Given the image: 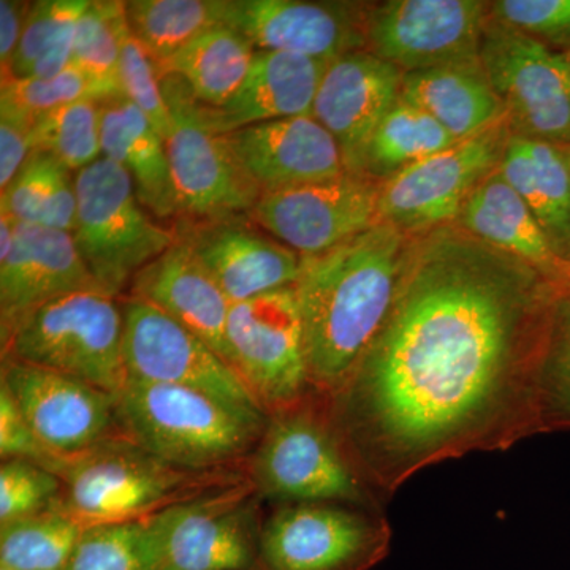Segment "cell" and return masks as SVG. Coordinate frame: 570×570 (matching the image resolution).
Wrapping results in <instances>:
<instances>
[{
  "instance_id": "cell-28",
  "label": "cell",
  "mask_w": 570,
  "mask_h": 570,
  "mask_svg": "<svg viewBox=\"0 0 570 570\" xmlns=\"http://www.w3.org/2000/svg\"><path fill=\"white\" fill-rule=\"evenodd\" d=\"M461 223L489 246L532 266L539 273H557L562 258L530 206L524 204L499 167L472 190L461 208Z\"/></svg>"
},
{
  "instance_id": "cell-6",
  "label": "cell",
  "mask_w": 570,
  "mask_h": 570,
  "mask_svg": "<svg viewBox=\"0 0 570 570\" xmlns=\"http://www.w3.org/2000/svg\"><path fill=\"white\" fill-rule=\"evenodd\" d=\"M124 314L116 296L75 292L45 303L0 340L2 360L80 379L118 396L127 381Z\"/></svg>"
},
{
  "instance_id": "cell-8",
  "label": "cell",
  "mask_w": 570,
  "mask_h": 570,
  "mask_svg": "<svg viewBox=\"0 0 570 570\" xmlns=\"http://www.w3.org/2000/svg\"><path fill=\"white\" fill-rule=\"evenodd\" d=\"M392 528L382 510L299 502L275 505L261 535V570H371L387 558Z\"/></svg>"
},
{
  "instance_id": "cell-21",
  "label": "cell",
  "mask_w": 570,
  "mask_h": 570,
  "mask_svg": "<svg viewBox=\"0 0 570 570\" xmlns=\"http://www.w3.org/2000/svg\"><path fill=\"white\" fill-rule=\"evenodd\" d=\"M225 140L262 194L347 174L335 138L313 115L253 124L225 134Z\"/></svg>"
},
{
  "instance_id": "cell-1",
  "label": "cell",
  "mask_w": 570,
  "mask_h": 570,
  "mask_svg": "<svg viewBox=\"0 0 570 570\" xmlns=\"http://www.w3.org/2000/svg\"><path fill=\"white\" fill-rule=\"evenodd\" d=\"M532 266L464 242L409 253L387 321L333 417L381 499L422 469L534 436L551 294Z\"/></svg>"
},
{
  "instance_id": "cell-32",
  "label": "cell",
  "mask_w": 570,
  "mask_h": 570,
  "mask_svg": "<svg viewBox=\"0 0 570 570\" xmlns=\"http://www.w3.org/2000/svg\"><path fill=\"white\" fill-rule=\"evenodd\" d=\"M456 141L430 115L400 97L367 145L363 175L387 181Z\"/></svg>"
},
{
  "instance_id": "cell-29",
  "label": "cell",
  "mask_w": 570,
  "mask_h": 570,
  "mask_svg": "<svg viewBox=\"0 0 570 570\" xmlns=\"http://www.w3.org/2000/svg\"><path fill=\"white\" fill-rule=\"evenodd\" d=\"M254 56L255 48L245 36L219 24L195 37L157 70L160 78H181L198 102L220 108L242 88Z\"/></svg>"
},
{
  "instance_id": "cell-16",
  "label": "cell",
  "mask_w": 570,
  "mask_h": 570,
  "mask_svg": "<svg viewBox=\"0 0 570 570\" xmlns=\"http://www.w3.org/2000/svg\"><path fill=\"white\" fill-rule=\"evenodd\" d=\"M374 179L344 174L328 181L262 194L254 223L302 257L326 253L381 223Z\"/></svg>"
},
{
  "instance_id": "cell-43",
  "label": "cell",
  "mask_w": 570,
  "mask_h": 570,
  "mask_svg": "<svg viewBox=\"0 0 570 570\" xmlns=\"http://www.w3.org/2000/svg\"><path fill=\"white\" fill-rule=\"evenodd\" d=\"M0 456L3 460H26L58 472L62 456L48 449L33 433L28 420L14 403L10 390L0 382Z\"/></svg>"
},
{
  "instance_id": "cell-10",
  "label": "cell",
  "mask_w": 570,
  "mask_h": 570,
  "mask_svg": "<svg viewBox=\"0 0 570 570\" xmlns=\"http://www.w3.org/2000/svg\"><path fill=\"white\" fill-rule=\"evenodd\" d=\"M227 346L230 366L266 414L313 392L295 287L232 305Z\"/></svg>"
},
{
  "instance_id": "cell-20",
  "label": "cell",
  "mask_w": 570,
  "mask_h": 570,
  "mask_svg": "<svg viewBox=\"0 0 570 570\" xmlns=\"http://www.w3.org/2000/svg\"><path fill=\"white\" fill-rule=\"evenodd\" d=\"M403 75L367 50L326 66L311 115L335 138L348 174L363 175L367 145L400 100Z\"/></svg>"
},
{
  "instance_id": "cell-45",
  "label": "cell",
  "mask_w": 570,
  "mask_h": 570,
  "mask_svg": "<svg viewBox=\"0 0 570 570\" xmlns=\"http://www.w3.org/2000/svg\"><path fill=\"white\" fill-rule=\"evenodd\" d=\"M31 9L32 2H26V0H0V63H2V71L9 69L13 61Z\"/></svg>"
},
{
  "instance_id": "cell-7",
  "label": "cell",
  "mask_w": 570,
  "mask_h": 570,
  "mask_svg": "<svg viewBox=\"0 0 570 570\" xmlns=\"http://www.w3.org/2000/svg\"><path fill=\"white\" fill-rule=\"evenodd\" d=\"M75 184V245L94 279L119 298L140 269L175 245L174 228L142 208L132 179L115 160L100 157L78 171Z\"/></svg>"
},
{
  "instance_id": "cell-3",
  "label": "cell",
  "mask_w": 570,
  "mask_h": 570,
  "mask_svg": "<svg viewBox=\"0 0 570 570\" xmlns=\"http://www.w3.org/2000/svg\"><path fill=\"white\" fill-rule=\"evenodd\" d=\"M246 474L258 497L275 505L340 502L382 510L337 430L332 397L317 390L268 415Z\"/></svg>"
},
{
  "instance_id": "cell-17",
  "label": "cell",
  "mask_w": 570,
  "mask_h": 570,
  "mask_svg": "<svg viewBox=\"0 0 570 570\" xmlns=\"http://www.w3.org/2000/svg\"><path fill=\"white\" fill-rule=\"evenodd\" d=\"M0 382L40 441L62 459L124 438L116 396L80 379L2 360Z\"/></svg>"
},
{
  "instance_id": "cell-11",
  "label": "cell",
  "mask_w": 570,
  "mask_h": 570,
  "mask_svg": "<svg viewBox=\"0 0 570 570\" xmlns=\"http://www.w3.org/2000/svg\"><path fill=\"white\" fill-rule=\"evenodd\" d=\"M127 377L197 390L257 419H268L234 367L159 307L129 295L121 303Z\"/></svg>"
},
{
  "instance_id": "cell-35",
  "label": "cell",
  "mask_w": 570,
  "mask_h": 570,
  "mask_svg": "<svg viewBox=\"0 0 570 570\" xmlns=\"http://www.w3.org/2000/svg\"><path fill=\"white\" fill-rule=\"evenodd\" d=\"M163 521L149 519L85 528L69 570H159Z\"/></svg>"
},
{
  "instance_id": "cell-42",
  "label": "cell",
  "mask_w": 570,
  "mask_h": 570,
  "mask_svg": "<svg viewBox=\"0 0 570 570\" xmlns=\"http://www.w3.org/2000/svg\"><path fill=\"white\" fill-rule=\"evenodd\" d=\"M491 13L498 24L542 43L570 40V0H499Z\"/></svg>"
},
{
  "instance_id": "cell-33",
  "label": "cell",
  "mask_w": 570,
  "mask_h": 570,
  "mask_svg": "<svg viewBox=\"0 0 570 570\" xmlns=\"http://www.w3.org/2000/svg\"><path fill=\"white\" fill-rule=\"evenodd\" d=\"M124 10L129 31L157 67L195 37L223 24V0H129Z\"/></svg>"
},
{
  "instance_id": "cell-24",
  "label": "cell",
  "mask_w": 570,
  "mask_h": 570,
  "mask_svg": "<svg viewBox=\"0 0 570 570\" xmlns=\"http://www.w3.org/2000/svg\"><path fill=\"white\" fill-rule=\"evenodd\" d=\"M328 62L279 51H255L242 88L224 107L204 105L216 132L230 134L253 124L311 115Z\"/></svg>"
},
{
  "instance_id": "cell-19",
  "label": "cell",
  "mask_w": 570,
  "mask_h": 570,
  "mask_svg": "<svg viewBox=\"0 0 570 570\" xmlns=\"http://www.w3.org/2000/svg\"><path fill=\"white\" fill-rule=\"evenodd\" d=\"M366 11L351 2L223 0V24L255 51H279L330 62L366 50Z\"/></svg>"
},
{
  "instance_id": "cell-12",
  "label": "cell",
  "mask_w": 570,
  "mask_h": 570,
  "mask_svg": "<svg viewBox=\"0 0 570 570\" xmlns=\"http://www.w3.org/2000/svg\"><path fill=\"white\" fill-rule=\"evenodd\" d=\"M480 63L517 134L569 145V56L497 24L487 26Z\"/></svg>"
},
{
  "instance_id": "cell-41",
  "label": "cell",
  "mask_w": 570,
  "mask_h": 570,
  "mask_svg": "<svg viewBox=\"0 0 570 570\" xmlns=\"http://www.w3.org/2000/svg\"><path fill=\"white\" fill-rule=\"evenodd\" d=\"M118 82L122 96L148 116L165 141L170 132L171 116L165 102L163 78L151 56L129 31V26L119 56Z\"/></svg>"
},
{
  "instance_id": "cell-37",
  "label": "cell",
  "mask_w": 570,
  "mask_h": 570,
  "mask_svg": "<svg viewBox=\"0 0 570 570\" xmlns=\"http://www.w3.org/2000/svg\"><path fill=\"white\" fill-rule=\"evenodd\" d=\"M32 141L33 149L51 154L78 174L104 157L100 104L85 100L37 115Z\"/></svg>"
},
{
  "instance_id": "cell-5",
  "label": "cell",
  "mask_w": 570,
  "mask_h": 570,
  "mask_svg": "<svg viewBox=\"0 0 570 570\" xmlns=\"http://www.w3.org/2000/svg\"><path fill=\"white\" fill-rule=\"evenodd\" d=\"M116 406L124 438L198 472L242 471L268 422L197 390L129 377Z\"/></svg>"
},
{
  "instance_id": "cell-38",
  "label": "cell",
  "mask_w": 570,
  "mask_h": 570,
  "mask_svg": "<svg viewBox=\"0 0 570 570\" xmlns=\"http://www.w3.org/2000/svg\"><path fill=\"white\" fill-rule=\"evenodd\" d=\"M126 31L124 2L89 0L88 9L78 20L71 63L94 78L118 82L119 56Z\"/></svg>"
},
{
  "instance_id": "cell-47",
  "label": "cell",
  "mask_w": 570,
  "mask_h": 570,
  "mask_svg": "<svg viewBox=\"0 0 570 570\" xmlns=\"http://www.w3.org/2000/svg\"><path fill=\"white\" fill-rule=\"evenodd\" d=\"M569 59H570V55H569Z\"/></svg>"
},
{
  "instance_id": "cell-25",
  "label": "cell",
  "mask_w": 570,
  "mask_h": 570,
  "mask_svg": "<svg viewBox=\"0 0 570 570\" xmlns=\"http://www.w3.org/2000/svg\"><path fill=\"white\" fill-rule=\"evenodd\" d=\"M102 154L121 165L132 179L135 194L157 220L181 217L164 138L137 107L124 96L100 102Z\"/></svg>"
},
{
  "instance_id": "cell-23",
  "label": "cell",
  "mask_w": 570,
  "mask_h": 570,
  "mask_svg": "<svg viewBox=\"0 0 570 570\" xmlns=\"http://www.w3.org/2000/svg\"><path fill=\"white\" fill-rule=\"evenodd\" d=\"M130 295L159 307L230 365L227 346L230 299L181 243L175 239L174 246L137 273Z\"/></svg>"
},
{
  "instance_id": "cell-30",
  "label": "cell",
  "mask_w": 570,
  "mask_h": 570,
  "mask_svg": "<svg viewBox=\"0 0 570 570\" xmlns=\"http://www.w3.org/2000/svg\"><path fill=\"white\" fill-rule=\"evenodd\" d=\"M73 171L51 154L33 149L17 176L2 190L0 212L14 223L41 225L73 234L77 184Z\"/></svg>"
},
{
  "instance_id": "cell-13",
  "label": "cell",
  "mask_w": 570,
  "mask_h": 570,
  "mask_svg": "<svg viewBox=\"0 0 570 570\" xmlns=\"http://www.w3.org/2000/svg\"><path fill=\"white\" fill-rule=\"evenodd\" d=\"M262 501L247 478L160 512L159 570H261Z\"/></svg>"
},
{
  "instance_id": "cell-18",
  "label": "cell",
  "mask_w": 570,
  "mask_h": 570,
  "mask_svg": "<svg viewBox=\"0 0 570 570\" xmlns=\"http://www.w3.org/2000/svg\"><path fill=\"white\" fill-rule=\"evenodd\" d=\"M171 228L176 242L204 265L232 305L294 287L302 272V255L266 234L249 213L213 219L179 217Z\"/></svg>"
},
{
  "instance_id": "cell-9",
  "label": "cell",
  "mask_w": 570,
  "mask_h": 570,
  "mask_svg": "<svg viewBox=\"0 0 570 570\" xmlns=\"http://www.w3.org/2000/svg\"><path fill=\"white\" fill-rule=\"evenodd\" d=\"M163 89L171 116L165 149L181 217L213 219L253 212L261 189L236 163L225 135L206 121L204 104L175 75L163 77Z\"/></svg>"
},
{
  "instance_id": "cell-31",
  "label": "cell",
  "mask_w": 570,
  "mask_h": 570,
  "mask_svg": "<svg viewBox=\"0 0 570 570\" xmlns=\"http://www.w3.org/2000/svg\"><path fill=\"white\" fill-rule=\"evenodd\" d=\"M89 0H37L2 80H45L73 62L75 32Z\"/></svg>"
},
{
  "instance_id": "cell-40",
  "label": "cell",
  "mask_w": 570,
  "mask_h": 570,
  "mask_svg": "<svg viewBox=\"0 0 570 570\" xmlns=\"http://www.w3.org/2000/svg\"><path fill=\"white\" fill-rule=\"evenodd\" d=\"M62 480L50 469L26 460H3L0 466V524L31 519L55 509Z\"/></svg>"
},
{
  "instance_id": "cell-39",
  "label": "cell",
  "mask_w": 570,
  "mask_h": 570,
  "mask_svg": "<svg viewBox=\"0 0 570 570\" xmlns=\"http://www.w3.org/2000/svg\"><path fill=\"white\" fill-rule=\"evenodd\" d=\"M0 91L9 94L33 116L63 107V105L104 102L111 97L122 96L118 82L99 80L86 73L77 66L61 71L45 80H2Z\"/></svg>"
},
{
  "instance_id": "cell-46",
  "label": "cell",
  "mask_w": 570,
  "mask_h": 570,
  "mask_svg": "<svg viewBox=\"0 0 570 570\" xmlns=\"http://www.w3.org/2000/svg\"><path fill=\"white\" fill-rule=\"evenodd\" d=\"M0 570H6V569H0Z\"/></svg>"
},
{
  "instance_id": "cell-44",
  "label": "cell",
  "mask_w": 570,
  "mask_h": 570,
  "mask_svg": "<svg viewBox=\"0 0 570 570\" xmlns=\"http://www.w3.org/2000/svg\"><path fill=\"white\" fill-rule=\"evenodd\" d=\"M36 116L22 108L9 94L0 91V187L17 176L33 151Z\"/></svg>"
},
{
  "instance_id": "cell-26",
  "label": "cell",
  "mask_w": 570,
  "mask_h": 570,
  "mask_svg": "<svg viewBox=\"0 0 570 570\" xmlns=\"http://www.w3.org/2000/svg\"><path fill=\"white\" fill-rule=\"evenodd\" d=\"M401 99L425 111L459 141L508 116L480 59L407 71L403 75Z\"/></svg>"
},
{
  "instance_id": "cell-2",
  "label": "cell",
  "mask_w": 570,
  "mask_h": 570,
  "mask_svg": "<svg viewBox=\"0 0 570 570\" xmlns=\"http://www.w3.org/2000/svg\"><path fill=\"white\" fill-rule=\"evenodd\" d=\"M409 253L403 232L377 223L326 253L302 257L294 285L314 390L335 396L395 303Z\"/></svg>"
},
{
  "instance_id": "cell-36",
  "label": "cell",
  "mask_w": 570,
  "mask_h": 570,
  "mask_svg": "<svg viewBox=\"0 0 570 570\" xmlns=\"http://www.w3.org/2000/svg\"><path fill=\"white\" fill-rule=\"evenodd\" d=\"M570 430V291L551 295L538 374L535 433Z\"/></svg>"
},
{
  "instance_id": "cell-14",
  "label": "cell",
  "mask_w": 570,
  "mask_h": 570,
  "mask_svg": "<svg viewBox=\"0 0 570 570\" xmlns=\"http://www.w3.org/2000/svg\"><path fill=\"white\" fill-rule=\"evenodd\" d=\"M487 3L390 0L366 11V50L397 69H436L479 61Z\"/></svg>"
},
{
  "instance_id": "cell-34",
  "label": "cell",
  "mask_w": 570,
  "mask_h": 570,
  "mask_svg": "<svg viewBox=\"0 0 570 570\" xmlns=\"http://www.w3.org/2000/svg\"><path fill=\"white\" fill-rule=\"evenodd\" d=\"M85 527L58 509L0 524V569L69 570Z\"/></svg>"
},
{
  "instance_id": "cell-27",
  "label": "cell",
  "mask_w": 570,
  "mask_h": 570,
  "mask_svg": "<svg viewBox=\"0 0 570 570\" xmlns=\"http://www.w3.org/2000/svg\"><path fill=\"white\" fill-rule=\"evenodd\" d=\"M499 171L530 206L558 255L570 253V153L554 142L512 134Z\"/></svg>"
},
{
  "instance_id": "cell-22",
  "label": "cell",
  "mask_w": 570,
  "mask_h": 570,
  "mask_svg": "<svg viewBox=\"0 0 570 570\" xmlns=\"http://www.w3.org/2000/svg\"><path fill=\"white\" fill-rule=\"evenodd\" d=\"M86 291L105 292L70 232L14 224L13 247L0 258V340L37 307Z\"/></svg>"
},
{
  "instance_id": "cell-4",
  "label": "cell",
  "mask_w": 570,
  "mask_h": 570,
  "mask_svg": "<svg viewBox=\"0 0 570 570\" xmlns=\"http://www.w3.org/2000/svg\"><path fill=\"white\" fill-rule=\"evenodd\" d=\"M55 509L82 527L149 519L247 479L243 471L198 472L175 466L126 438L62 461Z\"/></svg>"
},
{
  "instance_id": "cell-15",
  "label": "cell",
  "mask_w": 570,
  "mask_h": 570,
  "mask_svg": "<svg viewBox=\"0 0 570 570\" xmlns=\"http://www.w3.org/2000/svg\"><path fill=\"white\" fill-rule=\"evenodd\" d=\"M505 119L387 179L379 193L382 223L417 230L459 216L472 190L501 164L510 137Z\"/></svg>"
}]
</instances>
